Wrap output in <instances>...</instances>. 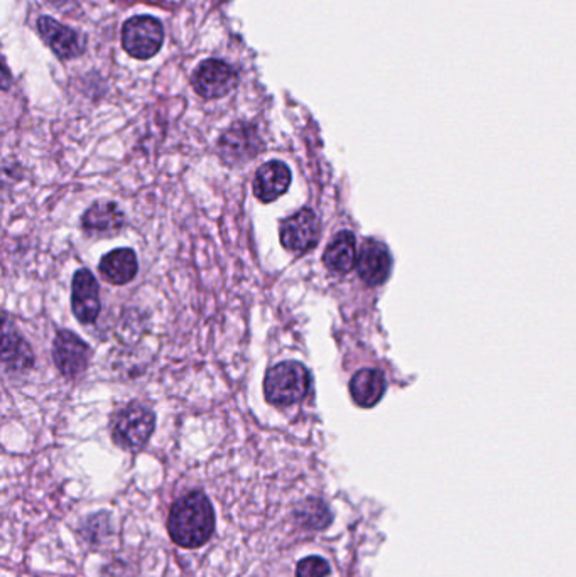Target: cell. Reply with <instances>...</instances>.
I'll use <instances>...</instances> for the list:
<instances>
[{"label": "cell", "instance_id": "obj_1", "mask_svg": "<svg viewBox=\"0 0 576 577\" xmlns=\"http://www.w3.org/2000/svg\"><path fill=\"white\" fill-rule=\"evenodd\" d=\"M213 505L203 491H190L169 510L168 532L174 544L183 549H198L215 532Z\"/></svg>", "mask_w": 576, "mask_h": 577}, {"label": "cell", "instance_id": "obj_2", "mask_svg": "<svg viewBox=\"0 0 576 577\" xmlns=\"http://www.w3.org/2000/svg\"><path fill=\"white\" fill-rule=\"evenodd\" d=\"M311 389V375L299 362H281L266 373L264 395L274 407H291L305 399Z\"/></svg>", "mask_w": 576, "mask_h": 577}, {"label": "cell", "instance_id": "obj_3", "mask_svg": "<svg viewBox=\"0 0 576 577\" xmlns=\"http://www.w3.org/2000/svg\"><path fill=\"white\" fill-rule=\"evenodd\" d=\"M156 427V416L146 405H127L120 410L119 416L115 417L112 426V439L119 448L127 451H137L144 448L147 441L153 436Z\"/></svg>", "mask_w": 576, "mask_h": 577}, {"label": "cell", "instance_id": "obj_4", "mask_svg": "<svg viewBox=\"0 0 576 577\" xmlns=\"http://www.w3.org/2000/svg\"><path fill=\"white\" fill-rule=\"evenodd\" d=\"M164 31L161 22L151 16L132 17L122 29V46L137 60H149L163 48Z\"/></svg>", "mask_w": 576, "mask_h": 577}, {"label": "cell", "instance_id": "obj_5", "mask_svg": "<svg viewBox=\"0 0 576 577\" xmlns=\"http://www.w3.org/2000/svg\"><path fill=\"white\" fill-rule=\"evenodd\" d=\"M281 245L291 254L303 255L315 249L320 240V222L310 208L296 211L284 220L279 230Z\"/></svg>", "mask_w": 576, "mask_h": 577}, {"label": "cell", "instance_id": "obj_6", "mask_svg": "<svg viewBox=\"0 0 576 577\" xmlns=\"http://www.w3.org/2000/svg\"><path fill=\"white\" fill-rule=\"evenodd\" d=\"M261 149L262 141L259 132L254 125L245 124V122L232 125L218 142L220 157L232 166L254 159Z\"/></svg>", "mask_w": 576, "mask_h": 577}, {"label": "cell", "instance_id": "obj_7", "mask_svg": "<svg viewBox=\"0 0 576 577\" xmlns=\"http://www.w3.org/2000/svg\"><path fill=\"white\" fill-rule=\"evenodd\" d=\"M239 76L225 61L207 60L198 66L193 75V88L200 97L212 100L229 95L237 87Z\"/></svg>", "mask_w": 576, "mask_h": 577}, {"label": "cell", "instance_id": "obj_8", "mask_svg": "<svg viewBox=\"0 0 576 577\" xmlns=\"http://www.w3.org/2000/svg\"><path fill=\"white\" fill-rule=\"evenodd\" d=\"M71 309L82 324H93L102 311L100 287L88 269L77 270L71 284Z\"/></svg>", "mask_w": 576, "mask_h": 577}, {"label": "cell", "instance_id": "obj_9", "mask_svg": "<svg viewBox=\"0 0 576 577\" xmlns=\"http://www.w3.org/2000/svg\"><path fill=\"white\" fill-rule=\"evenodd\" d=\"M53 360L61 375L77 378L87 370L90 348L71 331H60L53 343Z\"/></svg>", "mask_w": 576, "mask_h": 577}, {"label": "cell", "instance_id": "obj_10", "mask_svg": "<svg viewBox=\"0 0 576 577\" xmlns=\"http://www.w3.org/2000/svg\"><path fill=\"white\" fill-rule=\"evenodd\" d=\"M38 31L44 43L48 44L61 60L77 58L85 51V39L71 27L63 26L51 17H39Z\"/></svg>", "mask_w": 576, "mask_h": 577}, {"label": "cell", "instance_id": "obj_11", "mask_svg": "<svg viewBox=\"0 0 576 577\" xmlns=\"http://www.w3.org/2000/svg\"><path fill=\"white\" fill-rule=\"evenodd\" d=\"M392 269L391 252L377 240H367L360 249L357 270L367 286H381L389 279Z\"/></svg>", "mask_w": 576, "mask_h": 577}, {"label": "cell", "instance_id": "obj_12", "mask_svg": "<svg viewBox=\"0 0 576 577\" xmlns=\"http://www.w3.org/2000/svg\"><path fill=\"white\" fill-rule=\"evenodd\" d=\"M291 171L283 161L262 164L254 179V195L262 203H272L288 193L291 186Z\"/></svg>", "mask_w": 576, "mask_h": 577}, {"label": "cell", "instance_id": "obj_13", "mask_svg": "<svg viewBox=\"0 0 576 577\" xmlns=\"http://www.w3.org/2000/svg\"><path fill=\"white\" fill-rule=\"evenodd\" d=\"M125 216L114 201H97L93 203L82 218V227L98 235H115L122 230Z\"/></svg>", "mask_w": 576, "mask_h": 577}, {"label": "cell", "instance_id": "obj_14", "mask_svg": "<svg viewBox=\"0 0 576 577\" xmlns=\"http://www.w3.org/2000/svg\"><path fill=\"white\" fill-rule=\"evenodd\" d=\"M105 281L114 286H125L134 281L139 270L136 252L132 249H115L104 255L98 265Z\"/></svg>", "mask_w": 576, "mask_h": 577}, {"label": "cell", "instance_id": "obj_15", "mask_svg": "<svg viewBox=\"0 0 576 577\" xmlns=\"http://www.w3.org/2000/svg\"><path fill=\"white\" fill-rule=\"evenodd\" d=\"M386 387V377L381 370L364 368L350 380V395L359 407L370 409L381 402Z\"/></svg>", "mask_w": 576, "mask_h": 577}, {"label": "cell", "instance_id": "obj_16", "mask_svg": "<svg viewBox=\"0 0 576 577\" xmlns=\"http://www.w3.org/2000/svg\"><path fill=\"white\" fill-rule=\"evenodd\" d=\"M357 243L352 232H340L328 243L323 262L335 274H348L357 265Z\"/></svg>", "mask_w": 576, "mask_h": 577}, {"label": "cell", "instance_id": "obj_17", "mask_svg": "<svg viewBox=\"0 0 576 577\" xmlns=\"http://www.w3.org/2000/svg\"><path fill=\"white\" fill-rule=\"evenodd\" d=\"M2 358L7 372H26L31 370L34 363L31 346L17 335L16 329L4 328V346H2Z\"/></svg>", "mask_w": 576, "mask_h": 577}, {"label": "cell", "instance_id": "obj_18", "mask_svg": "<svg viewBox=\"0 0 576 577\" xmlns=\"http://www.w3.org/2000/svg\"><path fill=\"white\" fill-rule=\"evenodd\" d=\"M294 520L306 530H323L332 524L333 515L327 503L318 498H306L294 510Z\"/></svg>", "mask_w": 576, "mask_h": 577}, {"label": "cell", "instance_id": "obj_19", "mask_svg": "<svg viewBox=\"0 0 576 577\" xmlns=\"http://www.w3.org/2000/svg\"><path fill=\"white\" fill-rule=\"evenodd\" d=\"M328 574L330 564L320 556L305 557L296 566V577H327Z\"/></svg>", "mask_w": 576, "mask_h": 577}]
</instances>
